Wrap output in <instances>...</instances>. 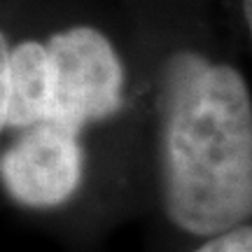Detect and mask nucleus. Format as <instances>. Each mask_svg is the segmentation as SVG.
<instances>
[{
	"label": "nucleus",
	"mask_w": 252,
	"mask_h": 252,
	"mask_svg": "<svg viewBox=\"0 0 252 252\" xmlns=\"http://www.w3.org/2000/svg\"><path fill=\"white\" fill-rule=\"evenodd\" d=\"M159 161L166 215L220 236L252 217V89L243 70L182 45L159 68Z\"/></svg>",
	"instance_id": "f257e3e1"
},
{
	"label": "nucleus",
	"mask_w": 252,
	"mask_h": 252,
	"mask_svg": "<svg viewBox=\"0 0 252 252\" xmlns=\"http://www.w3.org/2000/svg\"><path fill=\"white\" fill-rule=\"evenodd\" d=\"M56 70V100L52 122L80 133L89 122L122 108L124 68L110 40L91 26H72L47 42Z\"/></svg>",
	"instance_id": "f03ea898"
},
{
	"label": "nucleus",
	"mask_w": 252,
	"mask_h": 252,
	"mask_svg": "<svg viewBox=\"0 0 252 252\" xmlns=\"http://www.w3.org/2000/svg\"><path fill=\"white\" fill-rule=\"evenodd\" d=\"M82 178L77 133L47 119L0 157V182L14 201L31 208H54L75 194Z\"/></svg>",
	"instance_id": "7ed1b4c3"
},
{
	"label": "nucleus",
	"mask_w": 252,
	"mask_h": 252,
	"mask_svg": "<svg viewBox=\"0 0 252 252\" xmlns=\"http://www.w3.org/2000/svg\"><path fill=\"white\" fill-rule=\"evenodd\" d=\"M56 100V70L47 45L21 42L9 54L7 126L31 128L52 119Z\"/></svg>",
	"instance_id": "20e7f679"
},
{
	"label": "nucleus",
	"mask_w": 252,
	"mask_h": 252,
	"mask_svg": "<svg viewBox=\"0 0 252 252\" xmlns=\"http://www.w3.org/2000/svg\"><path fill=\"white\" fill-rule=\"evenodd\" d=\"M194 252H252V224H241L231 231L213 236Z\"/></svg>",
	"instance_id": "39448f33"
},
{
	"label": "nucleus",
	"mask_w": 252,
	"mask_h": 252,
	"mask_svg": "<svg viewBox=\"0 0 252 252\" xmlns=\"http://www.w3.org/2000/svg\"><path fill=\"white\" fill-rule=\"evenodd\" d=\"M9 54L7 37L0 33V131L7 126V98H9Z\"/></svg>",
	"instance_id": "423d86ee"
},
{
	"label": "nucleus",
	"mask_w": 252,
	"mask_h": 252,
	"mask_svg": "<svg viewBox=\"0 0 252 252\" xmlns=\"http://www.w3.org/2000/svg\"><path fill=\"white\" fill-rule=\"evenodd\" d=\"M236 14H238V24L243 28L245 37L252 47V0H234Z\"/></svg>",
	"instance_id": "0eeeda50"
}]
</instances>
